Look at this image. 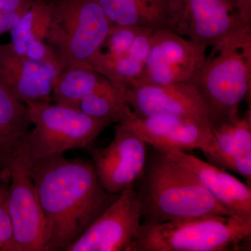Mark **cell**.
<instances>
[{
    "instance_id": "1",
    "label": "cell",
    "mask_w": 251,
    "mask_h": 251,
    "mask_svg": "<svg viewBox=\"0 0 251 251\" xmlns=\"http://www.w3.org/2000/svg\"><path fill=\"white\" fill-rule=\"evenodd\" d=\"M31 176L47 226L46 251H65L119 196L105 191L93 163L63 154L33 163Z\"/></svg>"
},
{
    "instance_id": "2",
    "label": "cell",
    "mask_w": 251,
    "mask_h": 251,
    "mask_svg": "<svg viewBox=\"0 0 251 251\" xmlns=\"http://www.w3.org/2000/svg\"><path fill=\"white\" fill-rule=\"evenodd\" d=\"M133 187L143 204L142 225L232 216L188 166L149 145L146 163Z\"/></svg>"
},
{
    "instance_id": "3",
    "label": "cell",
    "mask_w": 251,
    "mask_h": 251,
    "mask_svg": "<svg viewBox=\"0 0 251 251\" xmlns=\"http://www.w3.org/2000/svg\"><path fill=\"white\" fill-rule=\"evenodd\" d=\"M251 221L206 216L140 225L128 251H238L251 249Z\"/></svg>"
},
{
    "instance_id": "4",
    "label": "cell",
    "mask_w": 251,
    "mask_h": 251,
    "mask_svg": "<svg viewBox=\"0 0 251 251\" xmlns=\"http://www.w3.org/2000/svg\"><path fill=\"white\" fill-rule=\"evenodd\" d=\"M27 135L0 141V177L7 181L15 251H46L49 234L31 176Z\"/></svg>"
},
{
    "instance_id": "5",
    "label": "cell",
    "mask_w": 251,
    "mask_h": 251,
    "mask_svg": "<svg viewBox=\"0 0 251 251\" xmlns=\"http://www.w3.org/2000/svg\"><path fill=\"white\" fill-rule=\"evenodd\" d=\"M112 25L98 0H52L46 44L59 72L72 67L92 69Z\"/></svg>"
},
{
    "instance_id": "6",
    "label": "cell",
    "mask_w": 251,
    "mask_h": 251,
    "mask_svg": "<svg viewBox=\"0 0 251 251\" xmlns=\"http://www.w3.org/2000/svg\"><path fill=\"white\" fill-rule=\"evenodd\" d=\"M192 83L210 107L217 124L237 119L241 102L251 97V29L212 49Z\"/></svg>"
},
{
    "instance_id": "7",
    "label": "cell",
    "mask_w": 251,
    "mask_h": 251,
    "mask_svg": "<svg viewBox=\"0 0 251 251\" xmlns=\"http://www.w3.org/2000/svg\"><path fill=\"white\" fill-rule=\"evenodd\" d=\"M34 129L27 135L33 163L41 158L85 148L110 122L89 116L80 109L50 102L26 103Z\"/></svg>"
},
{
    "instance_id": "8",
    "label": "cell",
    "mask_w": 251,
    "mask_h": 251,
    "mask_svg": "<svg viewBox=\"0 0 251 251\" xmlns=\"http://www.w3.org/2000/svg\"><path fill=\"white\" fill-rule=\"evenodd\" d=\"M249 29L227 0H169L168 29L200 45L216 49Z\"/></svg>"
},
{
    "instance_id": "9",
    "label": "cell",
    "mask_w": 251,
    "mask_h": 251,
    "mask_svg": "<svg viewBox=\"0 0 251 251\" xmlns=\"http://www.w3.org/2000/svg\"><path fill=\"white\" fill-rule=\"evenodd\" d=\"M206 49L170 29L155 30L145 68L131 87L192 83L205 63Z\"/></svg>"
},
{
    "instance_id": "10",
    "label": "cell",
    "mask_w": 251,
    "mask_h": 251,
    "mask_svg": "<svg viewBox=\"0 0 251 251\" xmlns=\"http://www.w3.org/2000/svg\"><path fill=\"white\" fill-rule=\"evenodd\" d=\"M142 215L143 204L131 185L65 251H128Z\"/></svg>"
},
{
    "instance_id": "11",
    "label": "cell",
    "mask_w": 251,
    "mask_h": 251,
    "mask_svg": "<svg viewBox=\"0 0 251 251\" xmlns=\"http://www.w3.org/2000/svg\"><path fill=\"white\" fill-rule=\"evenodd\" d=\"M126 101L136 117L169 115L217 124L212 110L193 83L145 85L125 91Z\"/></svg>"
},
{
    "instance_id": "12",
    "label": "cell",
    "mask_w": 251,
    "mask_h": 251,
    "mask_svg": "<svg viewBox=\"0 0 251 251\" xmlns=\"http://www.w3.org/2000/svg\"><path fill=\"white\" fill-rule=\"evenodd\" d=\"M162 152L212 151L216 143L210 125L190 117L156 115L130 119L122 123Z\"/></svg>"
},
{
    "instance_id": "13",
    "label": "cell",
    "mask_w": 251,
    "mask_h": 251,
    "mask_svg": "<svg viewBox=\"0 0 251 251\" xmlns=\"http://www.w3.org/2000/svg\"><path fill=\"white\" fill-rule=\"evenodd\" d=\"M148 145L139 135L118 124L106 148L94 151V166L105 191L120 194L133 184L143 172Z\"/></svg>"
},
{
    "instance_id": "14",
    "label": "cell",
    "mask_w": 251,
    "mask_h": 251,
    "mask_svg": "<svg viewBox=\"0 0 251 251\" xmlns=\"http://www.w3.org/2000/svg\"><path fill=\"white\" fill-rule=\"evenodd\" d=\"M58 73L53 63L36 62L19 55L9 43L0 45V79L25 104L52 101Z\"/></svg>"
},
{
    "instance_id": "15",
    "label": "cell",
    "mask_w": 251,
    "mask_h": 251,
    "mask_svg": "<svg viewBox=\"0 0 251 251\" xmlns=\"http://www.w3.org/2000/svg\"><path fill=\"white\" fill-rule=\"evenodd\" d=\"M186 165L218 202L241 221H251V187L225 170L183 151L167 153Z\"/></svg>"
},
{
    "instance_id": "16",
    "label": "cell",
    "mask_w": 251,
    "mask_h": 251,
    "mask_svg": "<svg viewBox=\"0 0 251 251\" xmlns=\"http://www.w3.org/2000/svg\"><path fill=\"white\" fill-rule=\"evenodd\" d=\"M51 16L52 0H34L27 12L10 31L9 44L13 50L31 60L57 65L46 44Z\"/></svg>"
},
{
    "instance_id": "17",
    "label": "cell",
    "mask_w": 251,
    "mask_h": 251,
    "mask_svg": "<svg viewBox=\"0 0 251 251\" xmlns=\"http://www.w3.org/2000/svg\"><path fill=\"white\" fill-rule=\"evenodd\" d=\"M153 30L142 27L128 51L111 57L99 52L92 69L105 77L117 90L125 93L141 75L151 49Z\"/></svg>"
},
{
    "instance_id": "18",
    "label": "cell",
    "mask_w": 251,
    "mask_h": 251,
    "mask_svg": "<svg viewBox=\"0 0 251 251\" xmlns=\"http://www.w3.org/2000/svg\"><path fill=\"white\" fill-rule=\"evenodd\" d=\"M112 25L168 29L169 0H98Z\"/></svg>"
},
{
    "instance_id": "19",
    "label": "cell",
    "mask_w": 251,
    "mask_h": 251,
    "mask_svg": "<svg viewBox=\"0 0 251 251\" xmlns=\"http://www.w3.org/2000/svg\"><path fill=\"white\" fill-rule=\"evenodd\" d=\"M103 75L85 67L66 68L58 73L52 92V103L79 108L87 96L109 83Z\"/></svg>"
},
{
    "instance_id": "20",
    "label": "cell",
    "mask_w": 251,
    "mask_h": 251,
    "mask_svg": "<svg viewBox=\"0 0 251 251\" xmlns=\"http://www.w3.org/2000/svg\"><path fill=\"white\" fill-rule=\"evenodd\" d=\"M216 146L212 151L231 157H239L251 153V110L249 108L242 117L234 120L220 122L211 126Z\"/></svg>"
},
{
    "instance_id": "21",
    "label": "cell",
    "mask_w": 251,
    "mask_h": 251,
    "mask_svg": "<svg viewBox=\"0 0 251 251\" xmlns=\"http://www.w3.org/2000/svg\"><path fill=\"white\" fill-rule=\"evenodd\" d=\"M79 109L89 116L107 120L111 124L125 123L135 117L124 94L110 82L85 97Z\"/></svg>"
},
{
    "instance_id": "22",
    "label": "cell",
    "mask_w": 251,
    "mask_h": 251,
    "mask_svg": "<svg viewBox=\"0 0 251 251\" xmlns=\"http://www.w3.org/2000/svg\"><path fill=\"white\" fill-rule=\"evenodd\" d=\"M31 125L26 104L18 100L0 79V141L28 134Z\"/></svg>"
},
{
    "instance_id": "23",
    "label": "cell",
    "mask_w": 251,
    "mask_h": 251,
    "mask_svg": "<svg viewBox=\"0 0 251 251\" xmlns=\"http://www.w3.org/2000/svg\"><path fill=\"white\" fill-rule=\"evenodd\" d=\"M141 28L112 25L100 49V53L111 57L123 55L128 51Z\"/></svg>"
},
{
    "instance_id": "24",
    "label": "cell",
    "mask_w": 251,
    "mask_h": 251,
    "mask_svg": "<svg viewBox=\"0 0 251 251\" xmlns=\"http://www.w3.org/2000/svg\"><path fill=\"white\" fill-rule=\"evenodd\" d=\"M34 0H0V36L11 30L30 8Z\"/></svg>"
},
{
    "instance_id": "25",
    "label": "cell",
    "mask_w": 251,
    "mask_h": 251,
    "mask_svg": "<svg viewBox=\"0 0 251 251\" xmlns=\"http://www.w3.org/2000/svg\"><path fill=\"white\" fill-rule=\"evenodd\" d=\"M0 251H15L14 232L8 208L7 184H0Z\"/></svg>"
},
{
    "instance_id": "26",
    "label": "cell",
    "mask_w": 251,
    "mask_h": 251,
    "mask_svg": "<svg viewBox=\"0 0 251 251\" xmlns=\"http://www.w3.org/2000/svg\"><path fill=\"white\" fill-rule=\"evenodd\" d=\"M205 156L211 164L222 168L225 171H230L240 175L247 181V184L251 186V153L239 157L209 153L205 154Z\"/></svg>"
},
{
    "instance_id": "27",
    "label": "cell",
    "mask_w": 251,
    "mask_h": 251,
    "mask_svg": "<svg viewBox=\"0 0 251 251\" xmlns=\"http://www.w3.org/2000/svg\"><path fill=\"white\" fill-rule=\"evenodd\" d=\"M243 24L251 26V0H227Z\"/></svg>"
}]
</instances>
